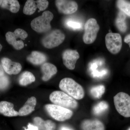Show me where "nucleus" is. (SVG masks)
I'll return each mask as SVG.
<instances>
[{
    "mask_svg": "<svg viewBox=\"0 0 130 130\" xmlns=\"http://www.w3.org/2000/svg\"><path fill=\"white\" fill-rule=\"evenodd\" d=\"M33 122L39 130H55L56 129V124L51 120H44L40 117H36L33 119Z\"/></svg>",
    "mask_w": 130,
    "mask_h": 130,
    "instance_id": "nucleus-17",
    "label": "nucleus"
},
{
    "mask_svg": "<svg viewBox=\"0 0 130 130\" xmlns=\"http://www.w3.org/2000/svg\"><path fill=\"white\" fill-rule=\"evenodd\" d=\"M117 6L120 11L130 17V2L124 0H119L117 1Z\"/></svg>",
    "mask_w": 130,
    "mask_h": 130,
    "instance_id": "nucleus-25",
    "label": "nucleus"
},
{
    "mask_svg": "<svg viewBox=\"0 0 130 130\" xmlns=\"http://www.w3.org/2000/svg\"><path fill=\"white\" fill-rule=\"evenodd\" d=\"M66 25L67 27L73 30H80L82 28L81 23L74 20H68L66 21Z\"/></svg>",
    "mask_w": 130,
    "mask_h": 130,
    "instance_id": "nucleus-26",
    "label": "nucleus"
},
{
    "mask_svg": "<svg viewBox=\"0 0 130 130\" xmlns=\"http://www.w3.org/2000/svg\"><path fill=\"white\" fill-rule=\"evenodd\" d=\"M105 88L103 85H99L93 86L90 90L91 95L96 99H100L105 93Z\"/></svg>",
    "mask_w": 130,
    "mask_h": 130,
    "instance_id": "nucleus-24",
    "label": "nucleus"
},
{
    "mask_svg": "<svg viewBox=\"0 0 130 130\" xmlns=\"http://www.w3.org/2000/svg\"><path fill=\"white\" fill-rule=\"evenodd\" d=\"M50 100L54 105L68 109H75L78 106L76 101L67 94L60 91L52 92L49 96Z\"/></svg>",
    "mask_w": 130,
    "mask_h": 130,
    "instance_id": "nucleus-2",
    "label": "nucleus"
},
{
    "mask_svg": "<svg viewBox=\"0 0 130 130\" xmlns=\"http://www.w3.org/2000/svg\"><path fill=\"white\" fill-rule=\"evenodd\" d=\"M1 61L4 71L7 74L16 75L19 74L22 70L20 63L12 61L9 58H3Z\"/></svg>",
    "mask_w": 130,
    "mask_h": 130,
    "instance_id": "nucleus-12",
    "label": "nucleus"
},
{
    "mask_svg": "<svg viewBox=\"0 0 130 130\" xmlns=\"http://www.w3.org/2000/svg\"><path fill=\"white\" fill-rule=\"evenodd\" d=\"M84 27L83 41L85 44H91L96 39L98 32L100 30V26L95 19L91 18L86 21Z\"/></svg>",
    "mask_w": 130,
    "mask_h": 130,
    "instance_id": "nucleus-8",
    "label": "nucleus"
},
{
    "mask_svg": "<svg viewBox=\"0 0 130 130\" xmlns=\"http://www.w3.org/2000/svg\"><path fill=\"white\" fill-rule=\"evenodd\" d=\"M108 106L107 103L104 101L100 102L93 107V112L96 116L101 115L108 109Z\"/></svg>",
    "mask_w": 130,
    "mask_h": 130,
    "instance_id": "nucleus-23",
    "label": "nucleus"
},
{
    "mask_svg": "<svg viewBox=\"0 0 130 130\" xmlns=\"http://www.w3.org/2000/svg\"><path fill=\"white\" fill-rule=\"evenodd\" d=\"M79 58V54L76 50H66L62 54L63 64L70 70H73L75 68L77 61Z\"/></svg>",
    "mask_w": 130,
    "mask_h": 130,
    "instance_id": "nucleus-11",
    "label": "nucleus"
},
{
    "mask_svg": "<svg viewBox=\"0 0 130 130\" xmlns=\"http://www.w3.org/2000/svg\"><path fill=\"white\" fill-rule=\"evenodd\" d=\"M115 106L120 114L125 117H130V96L124 92H120L113 98Z\"/></svg>",
    "mask_w": 130,
    "mask_h": 130,
    "instance_id": "nucleus-4",
    "label": "nucleus"
},
{
    "mask_svg": "<svg viewBox=\"0 0 130 130\" xmlns=\"http://www.w3.org/2000/svg\"><path fill=\"white\" fill-rule=\"evenodd\" d=\"M0 114L7 117L18 116V112L14 109V105L8 102H0Z\"/></svg>",
    "mask_w": 130,
    "mask_h": 130,
    "instance_id": "nucleus-15",
    "label": "nucleus"
},
{
    "mask_svg": "<svg viewBox=\"0 0 130 130\" xmlns=\"http://www.w3.org/2000/svg\"><path fill=\"white\" fill-rule=\"evenodd\" d=\"M3 2V1H2V0H0V6H1Z\"/></svg>",
    "mask_w": 130,
    "mask_h": 130,
    "instance_id": "nucleus-34",
    "label": "nucleus"
},
{
    "mask_svg": "<svg viewBox=\"0 0 130 130\" xmlns=\"http://www.w3.org/2000/svg\"><path fill=\"white\" fill-rule=\"evenodd\" d=\"M55 5L58 11L65 14H72L78 9L77 4L76 2L67 0H56Z\"/></svg>",
    "mask_w": 130,
    "mask_h": 130,
    "instance_id": "nucleus-10",
    "label": "nucleus"
},
{
    "mask_svg": "<svg viewBox=\"0 0 130 130\" xmlns=\"http://www.w3.org/2000/svg\"><path fill=\"white\" fill-rule=\"evenodd\" d=\"M44 107L50 116L56 121H63L69 119L73 114L70 109L54 104H47Z\"/></svg>",
    "mask_w": 130,
    "mask_h": 130,
    "instance_id": "nucleus-5",
    "label": "nucleus"
},
{
    "mask_svg": "<svg viewBox=\"0 0 130 130\" xmlns=\"http://www.w3.org/2000/svg\"><path fill=\"white\" fill-rule=\"evenodd\" d=\"M41 70L43 74L42 79L44 81L51 79L58 71L57 68L55 65L49 63H45L42 64Z\"/></svg>",
    "mask_w": 130,
    "mask_h": 130,
    "instance_id": "nucleus-13",
    "label": "nucleus"
},
{
    "mask_svg": "<svg viewBox=\"0 0 130 130\" xmlns=\"http://www.w3.org/2000/svg\"><path fill=\"white\" fill-rule=\"evenodd\" d=\"M36 104L37 99L36 97L31 96L30 98L19 110V116H25L30 114L35 110Z\"/></svg>",
    "mask_w": 130,
    "mask_h": 130,
    "instance_id": "nucleus-14",
    "label": "nucleus"
},
{
    "mask_svg": "<svg viewBox=\"0 0 130 130\" xmlns=\"http://www.w3.org/2000/svg\"><path fill=\"white\" fill-rule=\"evenodd\" d=\"M28 36L27 32L20 28L16 29L13 32L8 31L6 34L7 41L17 50L23 48L25 44L23 40H25Z\"/></svg>",
    "mask_w": 130,
    "mask_h": 130,
    "instance_id": "nucleus-6",
    "label": "nucleus"
},
{
    "mask_svg": "<svg viewBox=\"0 0 130 130\" xmlns=\"http://www.w3.org/2000/svg\"><path fill=\"white\" fill-rule=\"evenodd\" d=\"M59 130H74L70 127L66 126H61Z\"/></svg>",
    "mask_w": 130,
    "mask_h": 130,
    "instance_id": "nucleus-31",
    "label": "nucleus"
},
{
    "mask_svg": "<svg viewBox=\"0 0 130 130\" xmlns=\"http://www.w3.org/2000/svg\"><path fill=\"white\" fill-rule=\"evenodd\" d=\"M37 8L36 1L33 0H28L25 3L23 12L26 15H32L35 13Z\"/></svg>",
    "mask_w": 130,
    "mask_h": 130,
    "instance_id": "nucleus-22",
    "label": "nucleus"
},
{
    "mask_svg": "<svg viewBox=\"0 0 130 130\" xmlns=\"http://www.w3.org/2000/svg\"><path fill=\"white\" fill-rule=\"evenodd\" d=\"M126 14L121 11H120L116 18L115 24L116 27L120 32H125L127 30V26L126 22Z\"/></svg>",
    "mask_w": 130,
    "mask_h": 130,
    "instance_id": "nucleus-21",
    "label": "nucleus"
},
{
    "mask_svg": "<svg viewBox=\"0 0 130 130\" xmlns=\"http://www.w3.org/2000/svg\"><path fill=\"white\" fill-rule=\"evenodd\" d=\"M65 39V35L61 31L55 29L45 35L42 40L43 46L47 48L56 47L61 44Z\"/></svg>",
    "mask_w": 130,
    "mask_h": 130,
    "instance_id": "nucleus-7",
    "label": "nucleus"
},
{
    "mask_svg": "<svg viewBox=\"0 0 130 130\" xmlns=\"http://www.w3.org/2000/svg\"><path fill=\"white\" fill-rule=\"evenodd\" d=\"M27 60L32 64L40 65L45 63L47 57L44 53L38 51H33L27 57Z\"/></svg>",
    "mask_w": 130,
    "mask_h": 130,
    "instance_id": "nucleus-18",
    "label": "nucleus"
},
{
    "mask_svg": "<svg viewBox=\"0 0 130 130\" xmlns=\"http://www.w3.org/2000/svg\"><path fill=\"white\" fill-rule=\"evenodd\" d=\"M1 7L3 9H7L13 13H16L20 8V5L17 0H4L3 1Z\"/></svg>",
    "mask_w": 130,
    "mask_h": 130,
    "instance_id": "nucleus-19",
    "label": "nucleus"
},
{
    "mask_svg": "<svg viewBox=\"0 0 130 130\" xmlns=\"http://www.w3.org/2000/svg\"><path fill=\"white\" fill-rule=\"evenodd\" d=\"M124 41L126 43H128L130 48V34L128 35L125 37Z\"/></svg>",
    "mask_w": 130,
    "mask_h": 130,
    "instance_id": "nucleus-30",
    "label": "nucleus"
},
{
    "mask_svg": "<svg viewBox=\"0 0 130 130\" xmlns=\"http://www.w3.org/2000/svg\"><path fill=\"white\" fill-rule=\"evenodd\" d=\"M36 78L34 74L29 71L22 73L19 78V84L22 86H26L35 82Z\"/></svg>",
    "mask_w": 130,
    "mask_h": 130,
    "instance_id": "nucleus-20",
    "label": "nucleus"
},
{
    "mask_svg": "<svg viewBox=\"0 0 130 130\" xmlns=\"http://www.w3.org/2000/svg\"><path fill=\"white\" fill-rule=\"evenodd\" d=\"M54 18V14L48 11L43 12L42 15L34 19L31 22V26L33 30L38 33H44L51 30L50 23Z\"/></svg>",
    "mask_w": 130,
    "mask_h": 130,
    "instance_id": "nucleus-3",
    "label": "nucleus"
},
{
    "mask_svg": "<svg viewBox=\"0 0 130 130\" xmlns=\"http://www.w3.org/2000/svg\"><path fill=\"white\" fill-rule=\"evenodd\" d=\"M127 130H130V127L129 128H128V129Z\"/></svg>",
    "mask_w": 130,
    "mask_h": 130,
    "instance_id": "nucleus-35",
    "label": "nucleus"
},
{
    "mask_svg": "<svg viewBox=\"0 0 130 130\" xmlns=\"http://www.w3.org/2000/svg\"><path fill=\"white\" fill-rule=\"evenodd\" d=\"M5 75V71L2 66L0 64V76Z\"/></svg>",
    "mask_w": 130,
    "mask_h": 130,
    "instance_id": "nucleus-32",
    "label": "nucleus"
},
{
    "mask_svg": "<svg viewBox=\"0 0 130 130\" xmlns=\"http://www.w3.org/2000/svg\"><path fill=\"white\" fill-rule=\"evenodd\" d=\"M59 87L63 92L75 100H81L84 96V91L82 86L70 78H65L61 79Z\"/></svg>",
    "mask_w": 130,
    "mask_h": 130,
    "instance_id": "nucleus-1",
    "label": "nucleus"
},
{
    "mask_svg": "<svg viewBox=\"0 0 130 130\" xmlns=\"http://www.w3.org/2000/svg\"><path fill=\"white\" fill-rule=\"evenodd\" d=\"M2 44L0 43V52L2 50Z\"/></svg>",
    "mask_w": 130,
    "mask_h": 130,
    "instance_id": "nucleus-33",
    "label": "nucleus"
},
{
    "mask_svg": "<svg viewBox=\"0 0 130 130\" xmlns=\"http://www.w3.org/2000/svg\"><path fill=\"white\" fill-rule=\"evenodd\" d=\"M9 84V78L4 75L0 76V90H5L7 88Z\"/></svg>",
    "mask_w": 130,
    "mask_h": 130,
    "instance_id": "nucleus-27",
    "label": "nucleus"
},
{
    "mask_svg": "<svg viewBox=\"0 0 130 130\" xmlns=\"http://www.w3.org/2000/svg\"><path fill=\"white\" fill-rule=\"evenodd\" d=\"M81 127L83 130H105L102 122L96 119L85 120L82 122Z\"/></svg>",
    "mask_w": 130,
    "mask_h": 130,
    "instance_id": "nucleus-16",
    "label": "nucleus"
},
{
    "mask_svg": "<svg viewBox=\"0 0 130 130\" xmlns=\"http://www.w3.org/2000/svg\"><path fill=\"white\" fill-rule=\"evenodd\" d=\"M37 8L40 11H43L46 9L49 5V2L47 0H38L36 1Z\"/></svg>",
    "mask_w": 130,
    "mask_h": 130,
    "instance_id": "nucleus-28",
    "label": "nucleus"
},
{
    "mask_svg": "<svg viewBox=\"0 0 130 130\" xmlns=\"http://www.w3.org/2000/svg\"><path fill=\"white\" fill-rule=\"evenodd\" d=\"M105 43L108 50L112 54H118L121 50L122 45V38L119 33L110 32L105 37Z\"/></svg>",
    "mask_w": 130,
    "mask_h": 130,
    "instance_id": "nucleus-9",
    "label": "nucleus"
},
{
    "mask_svg": "<svg viewBox=\"0 0 130 130\" xmlns=\"http://www.w3.org/2000/svg\"><path fill=\"white\" fill-rule=\"evenodd\" d=\"M25 130H39L38 128L36 125L29 123L28 125V128L25 129Z\"/></svg>",
    "mask_w": 130,
    "mask_h": 130,
    "instance_id": "nucleus-29",
    "label": "nucleus"
}]
</instances>
